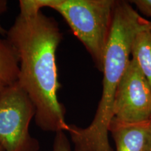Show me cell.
I'll return each mask as SVG.
<instances>
[{
    "label": "cell",
    "mask_w": 151,
    "mask_h": 151,
    "mask_svg": "<svg viewBox=\"0 0 151 151\" xmlns=\"http://www.w3.org/2000/svg\"><path fill=\"white\" fill-rule=\"evenodd\" d=\"M20 14L6 32L19 61L18 83L35 106L36 124L43 132H67L65 109L58 99L56 52L62 39L58 22L42 10L19 1Z\"/></svg>",
    "instance_id": "cell-1"
},
{
    "label": "cell",
    "mask_w": 151,
    "mask_h": 151,
    "mask_svg": "<svg viewBox=\"0 0 151 151\" xmlns=\"http://www.w3.org/2000/svg\"><path fill=\"white\" fill-rule=\"evenodd\" d=\"M151 24L129 1H116L112 27L105 52L102 94L89 125L69 124L67 132L72 151H113L109 140L113 119V104L118 86L130 61L132 44L137 34Z\"/></svg>",
    "instance_id": "cell-2"
},
{
    "label": "cell",
    "mask_w": 151,
    "mask_h": 151,
    "mask_svg": "<svg viewBox=\"0 0 151 151\" xmlns=\"http://www.w3.org/2000/svg\"><path fill=\"white\" fill-rule=\"evenodd\" d=\"M37 10L49 8L63 17L73 35L103 72L116 0H23Z\"/></svg>",
    "instance_id": "cell-3"
},
{
    "label": "cell",
    "mask_w": 151,
    "mask_h": 151,
    "mask_svg": "<svg viewBox=\"0 0 151 151\" xmlns=\"http://www.w3.org/2000/svg\"><path fill=\"white\" fill-rule=\"evenodd\" d=\"M35 106L18 82L0 96V143L4 151H39V141L30 134Z\"/></svg>",
    "instance_id": "cell-4"
},
{
    "label": "cell",
    "mask_w": 151,
    "mask_h": 151,
    "mask_svg": "<svg viewBox=\"0 0 151 151\" xmlns=\"http://www.w3.org/2000/svg\"><path fill=\"white\" fill-rule=\"evenodd\" d=\"M113 119L126 123L151 121V86L132 58L115 96Z\"/></svg>",
    "instance_id": "cell-5"
},
{
    "label": "cell",
    "mask_w": 151,
    "mask_h": 151,
    "mask_svg": "<svg viewBox=\"0 0 151 151\" xmlns=\"http://www.w3.org/2000/svg\"><path fill=\"white\" fill-rule=\"evenodd\" d=\"M150 123H126L113 119L109 132L116 151H146Z\"/></svg>",
    "instance_id": "cell-6"
},
{
    "label": "cell",
    "mask_w": 151,
    "mask_h": 151,
    "mask_svg": "<svg viewBox=\"0 0 151 151\" xmlns=\"http://www.w3.org/2000/svg\"><path fill=\"white\" fill-rule=\"evenodd\" d=\"M19 61L6 39L0 37V96L18 81Z\"/></svg>",
    "instance_id": "cell-7"
},
{
    "label": "cell",
    "mask_w": 151,
    "mask_h": 151,
    "mask_svg": "<svg viewBox=\"0 0 151 151\" xmlns=\"http://www.w3.org/2000/svg\"><path fill=\"white\" fill-rule=\"evenodd\" d=\"M131 56L151 86V24L136 35L132 44Z\"/></svg>",
    "instance_id": "cell-8"
},
{
    "label": "cell",
    "mask_w": 151,
    "mask_h": 151,
    "mask_svg": "<svg viewBox=\"0 0 151 151\" xmlns=\"http://www.w3.org/2000/svg\"><path fill=\"white\" fill-rule=\"evenodd\" d=\"M52 151H72L70 141L65 132L60 131L55 133Z\"/></svg>",
    "instance_id": "cell-9"
},
{
    "label": "cell",
    "mask_w": 151,
    "mask_h": 151,
    "mask_svg": "<svg viewBox=\"0 0 151 151\" xmlns=\"http://www.w3.org/2000/svg\"><path fill=\"white\" fill-rule=\"evenodd\" d=\"M129 1L130 4H134L141 14L151 17V0H132Z\"/></svg>",
    "instance_id": "cell-10"
},
{
    "label": "cell",
    "mask_w": 151,
    "mask_h": 151,
    "mask_svg": "<svg viewBox=\"0 0 151 151\" xmlns=\"http://www.w3.org/2000/svg\"><path fill=\"white\" fill-rule=\"evenodd\" d=\"M7 9V1H4V0H0V14L4 13ZM7 31L4 29L0 24V35H6Z\"/></svg>",
    "instance_id": "cell-11"
},
{
    "label": "cell",
    "mask_w": 151,
    "mask_h": 151,
    "mask_svg": "<svg viewBox=\"0 0 151 151\" xmlns=\"http://www.w3.org/2000/svg\"><path fill=\"white\" fill-rule=\"evenodd\" d=\"M146 151H151V123L150 125V130H149L148 143H147Z\"/></svg>",
    "instance_id": "cell-12"
},
{
    "label": "cell",
    "mask_w": 151,
    "mask_h": 151,
    "mask_svg": "<svg viewBox=\"0 0 151 151\" xmlns=\"http://www.w3.org/2000/svg\"><path fill=\"white\" fill-rule=\"evenodd\" d=\"M0 151H4V148H3L2 146L1 145V143H0Z\"/></svg>",
    "instance_id": "cell-13"
}]
</instances>
